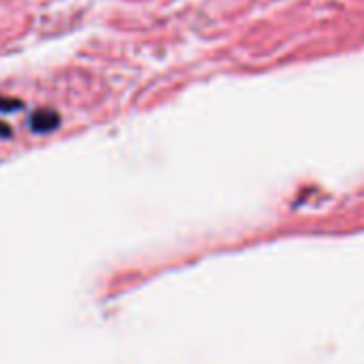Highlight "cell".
<instances>
[{
	"instance_id": "cell-1",
	"label": "cell",
	"mask_w": 364,
	"mask_h": 364,
	"mask_svg": "<svg viewBox=\"0 0 364 364\" xmlns=\"http://www.w3.org/2000/svg\"><path fill=\"white\" fill-rule=\"evenodd\" d=\"M60 124V116L56 109H35L31 116V129L35 133H50Z\"/></svg>"
},
{
	"instance_id": "cell-2",
	"label": "cell",
	"mask_w": 364,
	"mask_h": 364,
	"mask_svg": "<svg viewBox=\"0 0 364 364\" xmlns=\"http://www.w3.org/2000/svg\"><path fill=\"white\" fill-rule=\"evenodd\" d=\"M24 103L18 101V99H9V97H0V112H16V109H22Z\"/></svg>"
},
{
	"instance_id": "cell-3",
	"label": "cell",
	"mask_w": 364,
	"mask_h": 364,
	"mask_svg": "<svg viewBox=\"0 0 364 364\" xmlns=\"http://www.w3.org/2000/svg\"><path fill=\"white\" fill-rule=\"evenodd\" d=\"M14 135V129L5 122H0V137H11Z\"/></svg>"
}]
</instances>
